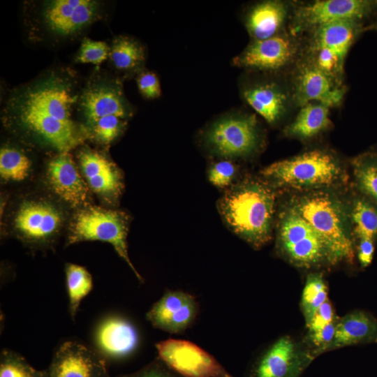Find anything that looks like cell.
Here are the masks:
<instances>
[{
    "mask_svg": "<svg viewBox=\"0 0 377 377\" xmlns=\"http://www.w3.org/2000/svg\"><path fill=\"white\" fill-rule=\"evenodd\" d=\"M128 216L123 212L86 206L75 214L72 221L68 244L96 240L110 243L142 283L143 279L133 266L128 253Z\"/></svg>",
    "mask_w": 377,
    "mask_h": 377,
    "instance_id": "obj_6",
    "label": "cell"
},
{
    "mask_svg": "<svg viewBox=\"0 0 377 377\" xmlns=\"http://www.w3.org/2000/svg\"><path fill=\"white\" fill-rule=\"evenodd\" d=\"M115 377H183L169 369L158 357L140 369Z\"/></svg>",
    "mask_w": 377,
    "mask_h": 377,
    "instance_id": "obj_37",
    "label": "cell"
},
{
    "mask_svg": "<svg viewBox=\"0 0 377 377\" xmlns=\"http://www.w3.org/2000/svg\"><path fill=\"white\" fill-rule=\"evenodd\" d=\"M329 108L318 103L301 107L294 121L286 128V133L301 139L312 138L330 125Z\"/></svg>",
    "mask_w": 377,
    "mask_h": 377,
    "instance_id": "obj_25",
    "label": "cell"
},
{
    "mask_svg": "<svg viewBox=\"0 0 377 377\" xmlns=\"http://www.w3.org/2000/svg\"><path fill=\"white\" fill-rule=\"evenodd\" d=\"M376 15L377 0H318L294 9L290 32L295 36L343 20L364 22Z\"/></svg>",
    "mask_w": 377,
    "mask_h": 377,
    "instance_id": "obj_8",
    "label": "cell"
},
{
    "mask_svg": "<svg viewBox=\"0 0 377 377\" xmlns=\"http://www.w3.org/2000/svg\"><path fill=\"white\" fill-rule=\"evenodd\" d=\"M290 209L315 230L324 242L330 263L352 262L355 251L346 217L330 195L318 192L295 200Z\"/></svg>",
    "mask_w": 377,
    "mask_h": 377,
    "instance_id": "obj_3",
    "label": "cell"
},
{
    "mask_svg": "<svg viewBox=\"0 0 377 377\" xmlns=\"http://www.w3.org/2000/svg\"><path fill=\"white\" fill-rule=\"evenodd\" d=\"M109 56L114 66L122 71L135 69L145 60L142 46L138 41L126 36L118 37L113 41Z\"/></svg>",
    "mask_w": 377,
    "mask_h": 377,
    "instance_id": "obj_28",
    "label": "cell"
},
{
    "mask_svg": "<svg viewBox=\"0 0 377 377\" xmlns=\"http://www.w3.org/2000/svg\"><path fill=\"white\" fill-rule=\"evenodd\" d=\"M374 252V241L369 239L359 240L357 258L362 267H366L372 261Z\"/></svg>",
    "mask_w": 377,
    "mask_h": 377,
    "instance_id": "obj_40",
    "label": "cell"
},
{
    "mask_svg": "<svg viewBox=\"0 0 377 377\" xmlns=\"http://www.w3.org/2000/svg\"><path fill=\"white\" fill-rule=\"evenodd\" d=\"M327 300V287L323 276L319 274L309 275L301 298V308L306 325Z\"/></svg>",
    "mask_w": 377,
    "mask_h": 377,
    "instance_id": "obj_30",
    "label": "cell"
},
{
    "mask_svg": "<svg viewBox=\"0 0 377 377\" xmlns=\"http://www.w3.org/2000/svg\"><path fill=\"white\" fill-rule=\"evenodd\" d=\"M94 338V349L106 361L130 356L140 343V335L135 326L119 316L104 318L96 327Z\"/></svg>",
    "mask_w": 377,
    "mask_h": 377,
    "instance_id": "obj_16",
    "label": "cell"
},
{
    "mask_svg": "<svg viewBox=\"0 0 377 377\" xmlns=\"http://www.w3.org/2000/svg\"><path fill=\"white\" fill-rule=\"evenodd\" d=\"M47 176L53 191L66 202L73 207L87 203V185L68 152L60 153L49 162Z\"/></svg>",
    "mask_w": 377,
    "mask_h": 377,
    "instance_id": "obj_19",
    "label": "cell"
},
{
    "mask_svg": "<svg viewBox=\"0 0 377 377\" xmlns=\"http://www.w3.org/2000/svg\"><path fill=\"white\" fill-rule=\"evenodd\" d=\"M236 166L230 161L223 160L213 163L208 171L209 182L219 188L228 186L236 174Z\"/></svg>",
    "mask_w": 377,
    "mask_h": 377,
    "instance_id": "obj_35",
    "label": "cell"
},
{
    "mask_svg": "<svg viewBox=\"0 0 377 377\" xmlns=\"http://www.w3.org/2000/svg\"><path fill=\"white\" fill-rule=\"evenodd\" d=\"M336 323H331L324 327L312 332H308V339L314 346L312 351L314 356L328 350L333 341L335 333Z\"/></svg>",
    "mask_w": 377,
    "mask_h": 377,
    "instance_id": "obj_36",
    "label": "cell"
},
{
    "mask_svg": "<svg viewBox=\"0 0 377 377\" xmlns=\"http://www.w3.org/2000/svg\"><path fill=\"white\" fill-rule=\"evenodd\" d=\"M293 98L300 107L318 103L329 108L339 105L346 93L345 86L317 67L302 62L295 72Z\"/></svg>",
    "mask_w": 377,
    "mask_h": 377,
    "instance_id": "obj_15",
    "label": "cell"
},
{
    "mask_svg": "<svg viewBox=\"0 0 377 377\" xmlns=\"http://www.w3.org/2000/svg\"><path fill=\"white\" fill-rule=\"evenodd\" d=\"M69 313L75 319L82 300L91 291L93 279L82 266L68 263L65 268Z\"/></svg>",
    "mask_w": 377,
    "mask_h": 377,
    "instance_id": "obj_26",
    "label": "cell"
},
{
    "mask_svg": "<svg viewBox=\"0 0 377 377\" xmlns=\"http://www.w3.org/2000/svg\"><path fill=\"white\" fill-rule=\"evenodd\" d=\"M205 147L214 155L230 158L249 156L258 148L260 138L256 116L233 114L213 122L205 132Z\"/></svg>",
    "mask_w": 377,
    "mask_h": 377,
    "instance_id": "obj_7",
    "label": "cell"
},
{
    "mask_svg": "<svg viewBox=\"0 0 377 377\" xmlns=\"http://www.w3.org/2000/svg\"><path fill=\"white\" fill-rule=\"evenodd\" d=\"M80 103L89 126L105 117L114 115L126 119L131 115L120 87L114 84H98L87 88Z\"/></svg>",
    "mask_w": 377,
    "mask_h": 377,
    "instance_id": "obj_20",
    "label": "cell"
},
{
    "mask_svg": "<svg viewBox=\"0 0 377 377\" xmlns=\"http://www.w3.org/2000/svg\"><path fill=\"white\" fill-rule=\"evenodd\" d=\"M31 167L30 159L21 151L3 147L0 152V175L7 181H22L29 175Z\"/></svg>",
    "mask_w": 377,
    "mask_h": 377,
    "instance_id": "obj_31",
    "label": "cell"
},
{
    "mask_svg": "<svg viewBox=\"0 0 377 377\" xmlns=\"http://www.w3.org/2000/svg\"><path fill=\"white\" fill-rule=\"evenodd\" d=\"M77 99L68 83L52 77L13 96L8 110L24 128L60 153H67L82 140L72 119V109Z\"/></svg>",
    "mask_w": 377,
    "mask_h": 377,
    "instance_id": "obj_1",
    "label": "cell"
},
{
    "mask_svg": "<svg viewBox=\"0 0 377 377\" xmlns=\"http://www.w3.org/2000/svg\"><path fill=\"white\" fill-rule=\"evenodd\" d=\"M289 16L288 5L265 1L253 6L246 17V27L253 40H265L282 32Z\"/></svg>",
    "mask_w": 377,
    "mask_h": 377,
    "instance_id": "obj_23",
    "label": "cell"
},
{
    "mask_svg": "<svg viewBox=\"0 0 377 377\" xmlns=\"http://www.w3.org/2000/svg\"><path fill=\"white\" fill-rule=\"evenodd\" d=\"M78 158L88 185L94 192L110 198L120 195L122 178L114 164L103 154L88 149L81 151Z\"/></svg>",
    "mask_w": 377,
    "mask_h": 377,
    "instance_id": "obj_21",
    "label": "cell"
},
{
    "mask_svg": "<svg viewBox=\"0 0 377 377\" xmlns=\"http://www.w3.org/2000/svg\"><path fill=\"white\" fill-rule=\"evenodd\" d=\"M0 377H48L47 371L33 367L20 354L3 349L0 355Z\"/></svg>",
    "mask_w": 377,
    "mask_h": 377,
    "instance_id": "obj_32",
    "label": "cell"
},
{
    "mask_svg": "<svg viewBox=\"0 0 377 377\" xmlns=\"http://www.w3.org/2000/svg\"><path fill=\"white\" fill-rule=\"evenodd\" d=\"M293 36L281 32L265 40H252L233 59V64L267 73L283 70L295 60L299 53L298 43Z\"/></svg>",
    "mask_w": 377,
    "mask_h": 377,
    "instance_id": "obj_12",
    "label": "cell"
},
{
    "mask_svg": "<svg viewBox=\"0 0 377 377\" xmlns=\"http://www.w3.org/2000/svg\"><path fill=\"white\" fill-rule=\"evenodd\" d=\"M62 223L57 208L43 201H25L16 213L14 224L17 232L27 241L42 243L52 238Z\"/></svg>",
    "mask_w": 377,
    "mask_h": 377,
    "instance_id": "obj_17",
    "label": "cell"
},
{
    "mask_svg": "<svg viewBox=\"0 0 377 377\" xmlns=\"http://www.w3.org/2000/svg\"><path fill=\"white\" fill-rule=\"evenodd\" d=\"M278 246L290 262L300 267H311L327 260V247L315 230L290 209L280 220Z\"/></svg>",
    "mask_w": 377,
    "mask_h": 377,
    "instance_id": "obj_9",
    "label": "cell"
},
{
    "mask_svg": "<svg viewBox=\"0 0 377 377\" xmlns=\"http://www.w3.org/2000/svg\"><path fill=\"white\" fill-rule=\"evenodd\" d=\"M353 170L364 197L377 206V149L358 156L354 160Z\"/></svg>",
    "mask_w": 377,
    "mask_h": 377,
    "instance_id": "obj_27",
    "label": "cell"
},
{
    "mask_svg": "<svg viewBox=\"0 0 377 377\" xmlns=\"http://www.w3.org/2000/svg\"><path fill=\"white\" fill-rule=\"evenodd\" d=\"M261 174L276 186L295 189L320 188L334 184L341 177V168L333 155L314 149L275 162Z\"/></svg>",
    "mask_w": 377,
    "mask_h": 377,
    "instance_id": "obj_4",
    "label": "cell"
},
{
    "mask_svg": "<svg viewBox=\"0 0 377 377\" xmlns=\"http://www.w3.org/2000/svg\"><path fill=\"white\" fill-rule=\"evenodd\" d=\"M110 47L103 41L84 38L76 60L80 63L100 64L107 59Z\"/></svg>",
    "mask_w": 377,
    "mask_h": 377,
    "instance_id": "obj_34",
    "label": "cell"
},
{
    "mask_svg": "<svg viewBox=\"0 0 377 377\" xmlns=\"http://www.w3.org/2000/svg\"><path fill=\"white\" fill-rule=\"evenodd\" d=\"M354 232L360 239L377 237V206L365 197L354 202L352 210Z\"/></svg>",
    "mask_w": 377,
    "mask_h": 377,
    "instance_id": "obj_29",
    "label": "cell"
},
{
    "mask_svg": "<svg viewBox=\"0 0 377 377\" xmlns=\"http://www.w3.org/2000/svg\"><path fill=\"white\" fill-rule=\"evenodd\" d=\"M333 322H334V313L330 302L327 300L318 308L311 320L306 325L308 332H312Z\"/></svg>",
    "mask_w": 377,
    "mask_h": 377,
    "instance_id": "obj_39",
    "label": "cell"
},
{
    "mask_svg": "<svg viewBox=\"0 0 377 377\" xmlns=\"http://www.w3.org/2000/svg\"><path fill=\"white\" fill-rule=\"evenodd\" d=\"M199 309L193 295L180 290L168 289L147 312L146 318L156 329L179 334L193 325Z\"/></svg>",
    "mask_w": 377,
    "mask_h": 377,
    "instance_id": "obj_13",
    "label": "cell"
},
{
    "mask_svg": "<svg viewBox=\"0 0 377 377\" xmlns=\"http://www.w3.org/2000/svg\"><path fill=\"white\" fill-rule=\"evenodd\" d=\"M158 358L183 377H234L210 353L197 344L169 338L155 344Z\"/></svg>",
    "mask_w": 377,
    "mask_h": 377,
    "instance_id": "obj_10",
    "label": "cell"
},
{
    "mask_svg": "<svg viewBox=\"0 0 377 377\" xmlns=\"http://www.w3.org/2000/svg\"><path fill=\"white\" fill-rule=\"evenodd\" d=\"M376 339V321L363 312H354L347 314L336 323L334 339L328 350Z\"/></svg>",
    "mask_w": 377,
    "mask_h": 377,
    "instance_id": "obj_24",
    "label": "cell"
},
{
    "mask_svg": "<svg viewBox=\"0 0 377 377\" xmlns=\"http://www.w3.org/2000/svg\"><path fill=\"white\" fill-rule=\"evenodd\" d=\"M369 27L364 22L343 20L311 30L306 61L342 83L346 57L357 37Z\"/></svg>",
    "mask_w": 377,
    "mask_h": 377,
    "instance_id": "obj_5",
    "label": "cell"
},
{
    "mask_svg": "<svg viewBox=\"0 0 377 377\" xmlns=\"http://www.w3.org/2000/svg\"><path fill=\"white\" fill-rule=\"evenodd\" d=\"M139 91L147 98H156L161 95V85L157 75L152 72L141 73L137 79Z\"/></svg>",
    "mask_w": 377,
    "mask_h": 377,
    "instance_id": "obj_38",
    "label": "cell"
},
{
    "mask_svg": "<svg viewBox=\"0 0 377 377\" xmlns=\"http://www.w3.org/2000/svg\"><path fill=\"white\" fill-rule=\"evenodd\" d=\"M242 94L244 101L269 124L278 121L288 109V95L276 82L251 83L243 87Z\"/></svg>",
    "mask_w": 377,
    "mask_h": 377,
    "instance_id": "obj_22",
    "label": "cell"
},
{
    "mask_svg": "<svg viewBox=\"0 0 377 377\" xmlns=\"http://www.w3.org/2000/svg\"><path fill=\"white\" fill-rule=\"evenodd\" d=\"M98 3L91 0H54L47 2L43 17L47 27L60 35H71L92 22Z\"/></svg>",
    "mask_w": 377,
    "mask_h": 377,
    "instance_id": "obj_18",
    "label": "cell"
},
{
    "mask_svg": "<svg viewBox=\"0 0 377 377\" xmlns=\"http://www.w3.org/2000/svg\"><path fill=\"white\" fill-rule=\"evenodd\" d=\"M275 195L269 186L258 179H245L228 188L218 202L227 226L255 248L271 238Z\"/></svg>",
    "mask_w": 377,
    "mask_h": 377,
    "instance_id": "obj_2",
    "label": "cell"
},
{
    "mask_svg": "<svg viewBox=\"0 0 377 377\" xmlns=\"http://www.w3.org/2000/svg\"><path fill=\"white\" fill-rule=\"evenodd\" d=\"M47 371L48 377H111L107 361L94 348L75 341L60 345Z\"/></svg>",
    "mask_w": 377,
    "mask_h": 377,
    "instance_id": "obj_14",
    "label": "cell"
},
{
    "mask_svg": "<svg viewBox=\"0 0 377 377\" xmlns=\"http://www.w3.org/2000/svg\"><path fill=\"white\" fill-rule=\"evenodd\" d=\"M126 119L112 115L101 118L89 126L94 138L102 144L112 142L126 126Z\"/></svg>",
    "mask_w": 377,
    "mask_h": 377,
    "instance_id": "obj_33",
    "label": "cell"
},
{
    "mask_svg": "<svg viewBox=\"0 0 377 377\" xmlns=\"http://www.w3.org/2000/svg\"><path fill=\"white\" fill-rule=\"evenodd\" d=\"M375 27H376V28H377V23H376V24H375Z\"/></svg>",
    "mask_w": 377,
    "mask_h": 377,
    "instance_id": "obj_41",
    "label": "cell"
},
{
    "mask_svg": "<svg viewBox=\"0 0 377 377\" xmlns=\"http://www.w3.org/2000/svg\"><path fill=\"white\" fill-rule=\"evenodd\" d=\"M376 340H377V339H376Z\"/></svg>",
    "mask_w": 377,
    "mask_h": 377,
    "instance_id": "obj_42",
    "label": "cell"
},
{
    "mask_svg": "<svg viewBox=\"0 0 377 377\" xmlns=\"http://www.w3.org/2000/svg\"><path fill=\"white\" fill-rule=\"evenodd\" d=\"M313 358L311 352L283 336L258 355L246 377H300Z\"/></svg>",
    "mask_w": 377,
    "mask_h": 377,
    "instance_id": "obj_11",
    "label": "cell"
}]
</instances>
